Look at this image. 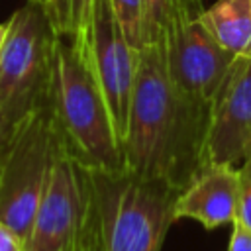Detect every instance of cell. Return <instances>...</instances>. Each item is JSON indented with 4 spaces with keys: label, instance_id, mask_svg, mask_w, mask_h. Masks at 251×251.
Segmentation results:
<instances>
[{
    "label": "cell",
    "instance_id": "cell-1",
    "mask_svg": "<svg viewBox=\"0 0 251 251\" xmlns=\"http://www.w3.org/2000/svg\"><path fill=\"white\" fill-rule=\"evenodd\" d=\"M208 110L175 86L165 53V33L139 49L137 75L122 141L124 169L161 178L178 190L202 165Z\"/></svg>",
    "mask_w": 251,
    "mask_h": 251
},
{
    "label": "cell",
    "instance_id": "cell-2",
    "mask_svg": "<svg viewBox=\"0 0 251 251\" xmlns=\"http://www.w3.org/2000/svg\"><path fill=\"white\" fill-rule=\"evenodd\" d=\"M47 106L63 147L88 171H122L124 151L88 51L59 35L53 47Z\"/></svg>",
    "mask_w": 251,
    "mask_h": 251
},
{
    "label": "cell",
    "instance_id": "cell-3",
    "mask_svg": "<svg viewBox=\"0 0 251 251\" xmlns=\"http://www.w3.org/2000/svg\"><path fill=\"white\" fill-rule=\"evenodd\" d=\"M102 251H161L178 188L126 169L88 171Z\"/></svg>",
    "mask_w": 251,
    "mask_h": 251
},
{
    "label": "cell",
    "instance_id": "cell-4",
    "mask_svg": "<svg viewBox=\"0 0 251 251\" xmlns=\"http://www.w3.org/2000/svg\"><path fill=\"white\" fill-rule=\"evenodd\" d=\"M57 131L47 102L29 112L0 151V220L24 239L47 186Z\"/></svg>",
    "mask_w": 251,
    "mask_h": 251
},
{
    "label": "cell",
    "instance_id": "cell-5",
    "mask_svg": "<svg viewBox=\"0 0 251 251\" xmlns=\"http://www.w3.org/2000/svg\"><path fill=\"white\" fill-rule=\"evenodd\" d=\"M57 31L37 4L27 2L8 20L0 53V98L29 114L47 102Z\"/></svg>",
    "mask_w": 251,
    "mask_h": 251
},
{
    "label": "cell",
    "instance_id": "cell-6",
    "mask_svg": "<svg viewBox=\"0 0 251 251\" xmlns=\"http://www.w3.org/2000/svg\"><path fill=\"white\" fill-rule=\"evenodd\" d=\"M202 0H173L165 27L169 75L178 92L200 108H210L231 61L200 22Z\"/></svg>",
    "mask_w": 251,
    "mask_h": 251
},
{
    "label": "cell",
    "instance_id": "cell-7",
    "mask_svg": "<svg viewBox=\"0 0 251 251\" xmlns=\"http://www.w3.org/2000/svg\"><path fill=\"white\" fill-rule=\"evenodd\" d=\"M92 204L88 169L59 141L47 186L25 237L27 251H67L78 235Z\"/></svg>",
    "mask_w": 251,
    "mask_h": 251
},
{
    "label": "cell",
    "instance_id": "cell-8",
    "mask_svg": "<svg viewBox=\"0 0 251 251\" xmlns=\"http://www.w3.org/2000/svg\"><path fill=\"white\" fill-rule=\"evenodd\" d=\"M88 57L122 143L137 75L139 51L127 41L126 33L122 31L110 0H96Z\"/></svg>",
    "mask_w": 251,
    "mask_h": 251
},
{
    "label": "cell",
    "instance_id": "cell-9",
    "mask_svg": "<svg viewBox=\"0 0 251 251\" xmlns=\"http://www.w3.org/2000/svg\"><path fill=\"white\" fill-rule=\"evenodd\" d=\"M251 157V55L235 57L206 120L202 163L241 167Z\"/></svg>",
    "mask_w": 251,
    "mask_h": 251
},
{
    "label": "cell",
    "instance_id": "cell-10",
    "mask_svg": "<svg viewBox=\"0 0 251 251\" xmlns=\"http://www.w3.org/2000/svg\"><path fill=\"white\" fill-rule=\"evenodd\" d=\"M239 167L202 163L175 198V220L190 218L206 229L231 226L237 218Z\"/></svg>",
    "mask_w": 251,
    "mask_h": 251
},
{
    "label": "cell",
    "instance_id": "cell-11",
    "mask_svg": "<svg viewBox=\"0 0 251 251\" xmlns=\"http://www.w3.org/2000/svg\"><path fill=\"white\" fill-rule=\"evenodd\" d=\"M200 22L229 55H251V0H216L202 10Z\"/></svg>",
    "mask_w": 251,
    "mask_h": 251
},
{
    "label": "cell",
    "instance_id": "cell-12",
    "mask_svg": "<svg viewBox=\"0 0 251 251\" xmlns=\"http://www.w3.org/2000/svg\"><path fill=\"white\" fill-rule=\"evenodd\" d=\"M94 10L96 0H57L47 16L59 35L73 39L78 49L88 51Z\"/></svg>",
    "mask_w": 251,
    "mask_h": 251
},
{
    "label": "cell",
    "instance_id": "cell-13",
    "mask_svg": "<svg viewBox=\"0 0 251 251\" xmlns=\"http://www.w3.org/2000/svg\"><path fill=\"white\" fill-rule=\"evenodd\" d=\"M127 41L139 51L145 43V10L143 0H110Z\"/></svg>",
    "mask_w": 251,
    "mask_h": 251
},
{
    "label": "cell",
    "instance_id": "cell-14",
    "mask_svg": "<svg viewBox=\"0 0 251 251\" xmlns=\"http://www.w3.org/2000/svg\"><path fill=\"white\" fill-rule=\"evenodd\" d=\"M173 0H143L145 10V43L155 41L165 33ZM143 43V45H145Z\"/></svg>",
    "mask_w": 251,
    "mask_h": 251
},
{
    "label": "cell",
    "instance_id": "cell-15",
    "mask_svg": "<svg viewBox=\"0 0 251 251\" xmlns=\"http://www.w3.org/2000/svg\"><path fill=\"white\" fill-rule=\"evenodd\" d=\"M235 222L251 231V157L239 167V200Z\"/></svg>",
    "mask_w": 251,
    "mask_h": 251
},
{
    "label": "cell",
    "instance_id": "cell-16",
    "mask_svg": "<svg viewBox=\"0 0 251 251\" xmlns=\"http://www.w3.org/2000/svg\"><path fill=\"white\" fill-rule=\"evenodd\" d=\"M67 251H102L100 249V237H98L94 204H90V212H88V216H86L78 235L75 237V241L71 243V247Z\"/></svg>",
    "mask_w": 251,
    "mask_h": 251
},
{
    "label": "cell",
    "instance_id": "cell-17",
    "mask_svg": "<svg viewBox=\"0 0 251 251\" xmlns=\"http://www.w3.org/2000/svg\"><path fill=\"white\" fill-rule=\"evenodd\" d=\"M24 118H25V114L18 112L12 104H8L4 98H0V151L4 149V145L8 143V139L12 137V133L22 124Z\"/></svg>",
    "mask_w": 251,
    "mask_h": 251
},
{
    "label": "cell",
    "instance_id": "cell-18",
    "mask_svg": "<svg viewBox=\"0 0 251 251\" xmlns=\"http://www.w3.org/2000/svg\"><path fill=\"white\" fill-rule=\"evenodd\" d=\"M0 251H27L25 239L0 220Z\"/></svg>",
    "mask_w": 251,
    "mask_h": 251
},
{
    "label": "cell",
    "instance_id": "cell-19",
    "mask_svg": "<svg viewBox=\"0 0 251 251\" xmlns=\"http://www.w3.org/2000/svg\"><path fill=\"white\" fill-rule=\"evenodd\" d=\"M227 251H251V231L247 227H243L239 222L231 224Z\"/></svg>",
    "mask_w": 251,
    "mask_h": 251
},
{
    "label": "cell",
    "instance_id": "cell-20",
    "mask_svg": "<svg viewBox=\"0 0 251 251\" xmlns=\"http://www.w3.org/2000/svg\"><path fill=\"white\" fill-rule=\"evenodd\" d=\"M27 2H31V4H37V6H41L43 10H45V14L55 6V2L57 0H27Z\"/></svg>",
    "mask_w": 251,
    "mask_h": 251
},
{
    "label": "cell",
    "instance_id": "cell-21",
    "mask_svg": "<svg viewBox=\"0 0 251 251\" xmlns=\"http://www.w3.org/2000/svg\"><path fill=\"white\" fill-rule=\"evenodd\" d=\"M6 33H8V22L0 24V53H2V47H4V41H6Z\"/></svg>",
    "mask_w": 251,
    "mask_h": 251
}]
</instances>
